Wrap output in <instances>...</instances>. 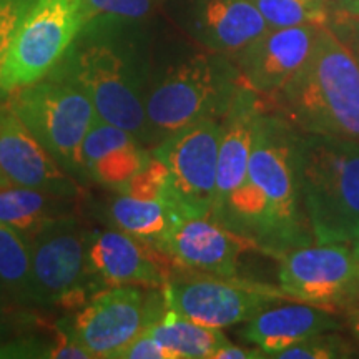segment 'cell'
I'll use <instances>...</instances> for the list:
<instances>
[{
	"instance_id": "obj_2",
	"label": "cell",
	"mask_w": 359,
	"mask_h": 359,
	"mask_svg": "<svg viewBox=\"0 0 359 359\" xmlns=\"http://www.w3.org/2000/svg\"><path fill=\"white\" fill-rule=\"evenodd\" d=\"M151 65L143 24L90 20L48 75L77 85L92 100L98 118L151 148L145 109Z\"/></svg>"
},
{
	"instance_id": "obj_12",
	"label": "cell",
	"mask_w": 359,
	"mask_h": 359,
	"mask_svg": "<svg viewBox=\"0 0 359 359\" xmlns=\"http://www.w3.org/2000/svg\"><path fill=\"white\" fill-rule=\"evenodd\" d=\"M278 259L280 288L291 302L339 313L359 299V259L346 245L311 243Z\"/></svg>"
},
{
	"instance_id": "obj_13",
	"label": "cell",
	"mask_w": 359,
	"mask_h": 359,
	"mask_svg": "<svg viewBox=\"0 0 359 359\" xmlns=\"http://www.w3.org/2000/svg\"><path fill=\"white\" fill-rule=\"evenodd\" d=\"M6 187L34 188L69 198H85L87 193L45 150L8 102L0 105V188Z\"/></svg>"
},
{
	"instance_id": "obj_4",
	"label": "cell",
	"mask_w": 359,
	"mask_h": 359,
	"mask_svg": "<svg viewBox=\"0 0 359 359\" xmlns=\"http://www.w3.org/2000/svg\"><path fill=\"white\" fill-rule=\"evenodd\" d=\"M243 85L231 57L205 48L151 65L145 103L151 147L191 123L222 120Z\"/></svg>"
},
{
	"instance_id": "obj_33",
	"label": "cell",
	"mask_w": 359,
	"mask_h": 359,
	"mask_svg": "<svg viewBox=\"0 0 359 359\" xmlns=\"http://www.w3.org/2000/svg\"><path fill=\"white\" fill-rule=\"evenodd\" d=\"M341 313H344V321H346V327L354 339L359 343V299L351 304H348L346 308Z\"/></svg>"
},
{
	"instance_id": "obj_29",
	"label": "cell",
	"mask_w": 359,
	"mask_h": 359,
	"mask_svg": "<svg viewBox=\"0 0 359 359\" xmlns=\"http://www.w3.org/2000/svg\"><path fill=\"white\" fill-rule=\"evenodd\" d=\"M167 178L168 172L165 165L151 155L150 161L120 193H128L140 198H167Z\"/></svg>"
},
{
	"instance_id": "obj_24",
	"label": "cell",
	"mask_w": 359,
	"mask_h": 359,
	"mask_svg": "<svg viewBox=\"0 0 359 359\" xmlns=\"http://www.w3.org/2000/svg\"><path fill=\"white\" fill-rule=\"evenodd\" d=\"M0 286L19 306L39 308L30 240L0 223Z\"/></svg>"
},
{
	"instance_id": "obj_20",
	"label": "cell",
	"mask_w": 359,
	"mask_h": 359,
	"mask_svg": "<svg viewBox=\"0 0 359 359\" xmlns=\"http://www.w3.org/2000/svg\"><path fill=\"white\" fill-rule=\"evenodd\" d=\"M343 323L336 311L294 302L291 304H275L264 309L245 323L240 336L243 341L262 349L266 358H276L291 344L311 338V336L338 331Z\"/></svg>"
},
{
	"instance_id": "obj_30",
	"label": "cell",
	"mask_w": 359,
	"mask_h": 359,
	"mask_svg": "<svg viewBox=\"0 0 359 359\" xmlns=\"http://www.w3.org/2000/svg\"><path fill=\"white\" fill-rule=\"evenodd\" d=\"M327 27L346 45L359 64V15L331 12Z\"/></svg>"
},
{
	"instance_id": "obj_8",
	"label": "cell",
	"mask_w": 359,
	"mask_h": 359,
	"mask_svg": "<svg viewBox=\"0 0 359 359\" xmlns=\"http://www.w3.org/2000/svg\"><path fill=\"white\" fill-rule=\"evenodd\" d=\"M161 290L167 309L219 330L241 325L275 304L291 302L280 286L241 276L175 271Z\"/></svg>"
},
{
	"instance_id": "obj_26",
	"label": "cell",
	"mask_w": 359,
	"mask_h": 359,
	"mask_svg": "<svg viewBox=\"0 0 359 359\" xmlns=\"http://www.w3.org/2000/svg\"><path fill=\"white\" fill-rule=\"evenodd\" d=\"M359 356V349L353 341L336 331H327L291 344L278 353L276 359H343Z\"/></svg>"
},
{
	"instance_id": "obj_32",
	"label": "cell",
	"mask_w": 359,
	"mask_h": 359,
	"mask_svg": "<svg viewBox=\"0 0 359 359\" xmlns=\"http://www.w3.org/2000/svg\"><path fill=\"white\" fill-rule=\"evenodd\" d=\"M266 358L264 353L259 348H243V346H236V344L226 343L224 346H222L215 354L213 359H262Z\"/></svg>"
},
{
	"instance_id": "obj_7",
	"label": "cell",
	"mask_w": 359,
	"mask_h": 359,
	"mask_svg": "<svg viewBox=\"0 0 359 359\" xmlns=\"http://www.w3.org/2000/svg\"><path fill=\"white\" fill-rule=\"evenodd\" d=\"M167 311L163 290L114 286L97 291L60 326L92 358L118 359L120 353Z\"/></svg>"
},
{
	"instance_id": "obj_14",
	"label": "cell",
	"mask_w": 359,
	"mask_h": 359,
	"mask_svg": "<svg viewBox=\"0 0 359 359\" xmlns=\"http://www.w3.org/2000/svg\"><path fill=\"white\" fill-rule=\"evenodd\" d=\"M88 269L98 291L114 286L163 288L175 273L163 251L110 226L90 235Z\"/></svg>"
},
{
	"instance_id": "obj_9",
	"label": "cell",
	"mask_w": 359,
	"mask_h": 359,
	"mask_svg": "<svg viewBox=\"0 0 359 359\" xmlns=\"http://www.w3.org/2000/svg\"><path fill=\"white\" fill-rule=\"evenodd\" d=\"M90 235L80 217H69L30 238L39 308L77 311L97 293L88 269Z\"/></svg>"
},
{
	"instance_id": "obj_27",
	"label": "cell",
	"mask_w": 359,
	"mask_h": 359,
	"mask_svg": "<svg viewBox=\"0 0 359 359\" xmlns=\"http://www.w3.org/2000/svg\"><path fill=\"white\" fill-rule=\"evenodd\" d=\"M156 8V0H83V24L115 20L143 24Z\"/></svg>"
},
{
	"instance_id": "obj_11",
	"label": "cell",
	"mask_w": 359,
	"mask_h": 359,
	"mask_svg": "<svg viewBox=\"0 0 359 359\" xmlns=\"http://www.w3.org/2000/svg\"><path fill=\"white\" fill-rule=\"evenodd\" d=\"M219 120H201L150 148L168 172L167 198L185 218L210 217L218 172Z\"/></svg>"
},
{
	"instance_id": "obj_23",
	"label": "cell",
	"mask_w": 359,
	"mask_h": 359,
	"mask_svg": "<svg viewBox=\"0 0 359 359\" xmlns=\"http://www.w3.org/2000/svg\"><path fill=\"white\" fill-rule=\"evenodd\" d=\"M147 333L167 348L173 359H213L222 346L230 339L219 327L200 325L167 309Z\"/></svg>"
},
{
	"instance_id": "obj_18",
	"label": "cell",
	"mask_w": 359,
	"mask_h": 359,
	"mask_svg": "<svg viewBox=\"0 0 359 359\" xmlns=\"http://www.w3.org/2000/svg\"><path fill=\"white\" fill-rule=\"evenodd\" d=\"M151 158L150 148L127 130L95 118L80 148V180L109 191H122Z\"/></svg>"
},
{
	"instance_id": "obj_25",
	"label": "cell",
	"mask_w": 359,
	"mask_h": 359,
	"mask_svg": "<svg viewBox=\"0 0 359 359\" xmlns=\"http://www.w3.org/2000/svg\"><path fill=\"white\" fill-rule=\"evenodd\" d=\"M269 29L299 25H327L330 0H251Z\"/></svg>"
},
{
	"instance_id": "obj_21",
	"label": "cell",
	"mask_w": 359,
	"mask_h": 359,
	"mask_svg": "<svg viewBox=\"0 0 359 359\" xmlns=\"http://www.w3.org/2000/svg\"><path fill=\"white\" fill-rule=\"evenodd\" d=\"M110 193L103 205L105 223L158 250L175 224L185 218L168 198H140L128 193Z\"/></svg>"
},
{
	"instance_id": "obj_17",
	"label": "cell",
	"mask_w": 359,
	"mask_h": 359,
	"mask_svg": "<svg viewBox=\"0 0 359 359\" xmlns=\"http://www.w3.org/2000/svg\"><path fill=\"white\" fill-rule=\"evenodd\" d=\"M175 12L205 50L231 58L269 29L251 0H177Z\"/></svg>"
},
{
	"instance_id": "obj_35",
	"label": "cell",
	"mask_w": 359,
	"mask_h": 359,
	"mask_svg": "<svg viewBox=\"0 0 359 359\" xmlns=\"http://www.w3.org/2000/svg\"><path fill=\"white\" fill-rule=\"evenodd\" d=\"M7 302H8V296L6 294V291H4L2 286H0V321H2L4 314H6Z\"/></svg>"
},
{
	"instance_id": "obj_19",
	"label": "cell",
	"mask_w": 359,
	"mask_h": 359,
	"mask_svg": "<svg viewBox=\"0 0 359 359\" xmlns=\"http://www.w3.org/2000/svg\"><path fill=\"white\" fill-rule=\"evenodd\" d=\"M266 102L259 93L243 85L236 92L230 109L219 120L218 172L215 203L210 217L222 208L248 177V165L255 143V132Z\"/></svg>"
},
{
	"instance_id": "obj_10",
	"label": "cell",
	"mask_w": 359,
	"mask_h": 359,
	"mask_svg": "<svg viewBox=\"0 0 359 359\" xmlns=\"http://www.w3.org/2000/svg\"><path fill=\"white\" fill-rule=\"evenodd\" d=\"M83 27V0H34L8 50L2 83L8 95L47 77Z\"/></svg>"
},
{
	"instance_id": "obj_15",
	"label": "cell",
	"mask_w": 359,
	"mask_h": 359,
	"mask_svg": "<svg viewBox=\"0 0 359 359\" xmlns=\"http://www.w3.org/2000/svg\"><path fill=\"white\" fill-rule=\"evenodd\" d=\"M248 250L258 248L210 217L182 218L160 246L175 271L212 276H240V258Z\"/></svg>"
},
{
	"instance_id": "obj_31",
	"label": "cell",
	"mask_w": 359,
	"mask_h": 359,
	"mask_svg": "<svg viewBox=\"0 0 359 359\" xmlns=\"http://www.w3.org/2000/svg\"><path fill=\"white\" fill-rule=\"evenodd\" d=\"M118 359H173L167 348H163L154 336L142 333L120 353Z\"/></svg>"
},
{
	"instance_id": "obj_28",
	"label": "cell",
	"mask_w": 359,
	"mask_h": 359,
	"mask_svg": "<svg viewBox=\"0 0 359 359\" xmlns=\"http://www.w3.org/2000/svg\"><path fill=\"white\" fill-rule=\"evenodd\" d=\"M34 0H0V105L8 100V92L4 88L2 75L6 69L8 50Z\"/></svg>"
},
{
	"instance_id": "obj_5",
	"label": "cell",
	"mask_w": 359,
	"mask_h": 359,
	"mask_svg": "<svg viewBox=\"0 0 359 359\" xmlns=\"http://www.w3.org/2000/svg\"><path fill=\"white\" fill-rule=\"evenodd\" d=\"M299 180L316 243L359 238V142L299 132Z\"/></svg>"
},
{
	"instance_id": "obj_36",
	"label": "cell",
	"mask_w": 359,
	"mask_h": 359,
	"mask_svg": "<svg viewBox=\"0 0 359 359\" xmlns=\"http://www.w3.org/2000/svg\"><path fill=\"white\" fill-rule=\"evenodd\" d=\"M353 251H354V255H356V258L359 259V238L353 243Z\"/></svg>"
},
{
	"instance_id": "obj_6",
	"label": "cell",
	"mask_w": 359,
	"mask_h": 359,
	"mask_svg": "<svg viewBox=\"0 0 359 359\" xmlns=\"http://www.w3.org/2000/svg\"><path fill=\"white\" fill-rule=\"evenodd\" d=\"M7 102L57 163L82 183L80 148L98 116L87 93L64 79L47 75L13 90Z\"/></svg>"
},
{
	"instance_id": "obj_22",
	"label": "cell",
	"mask_w": 359,
	"mask_h": 359,
	"mask_svg": "<svg viewBox=\"0 0 359 359\" xmlns=\"http://www.w3.org/2000/svg\"><path fill=\"white\" fill-rule=\"evenodd\" d=\"M82 200L34 188H0V223L12 226L30 240L48 223L62 218L80 217Z\"/></svg>"
},
{
	"instance_id": "obj_3",
	"label": "cell",
	"mask_w": 359,
	"mask_h": 359,
	"mask_svg": "<svg viewBox=\"0 0 359 359\" xmlns=\"http://www.w3.org/2000/svg\"><path fill=\"white\" fill-rule=\"evenodd\" d=\"M264 102L298 132L359 142V64L327 25L302 70Z\"/></svg>"
},
{
	"instance_id": "obj_16",
	"label": "cell",
	"mask_w": 359,
	"mask_h": 359,
	"mask_svg": "<svg viewBox=\"0 0 359 359\" xmlns=\"http://www.w3.org/2000/svg\"><path fill=\"white\" fill-rule=\"evenodd\" d=\"M323 27L268 29L233 57L243 83L264 98L280 92L306 64Z\"/></svg>"
},
{
	"instance_id": "obj_34",
	"label": "cell",
	"mask_w": 359,
	"mask_h": 359,
	"mask_svg": "<svg viewBox=\"0 0 359 359\" xmlns=\"http://www.w3.org/2000/svg\"><path fill=\"white\" fill-rule=\"evenodd\" d=\"M331 12L359 15V0H330Z\"/></svg>"
},
{
	"instance_id": "obj_1",
	"label": "cell",
	"mask_w": 359,
	"mask_h": 359,
	"mask_svg": "<svg viewBox=\"0 0 359 359\" xmlns=\"http://www.w3.org/2000/svg\"><path fill=\"white\" fill-rule=\"evenodd\" d=\"M298 142V130L266 107L257 123L248 177L210 217L276 259L314 241L303 201Z\"/></svg>"
}]
</instances>
